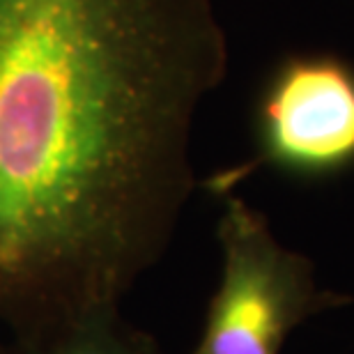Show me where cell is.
Instances as JSON below:
<instances>
[{"label":"cell","mask_w":354,"mask_h":354,"mask_svg":"<svg viewBox=\"0 0 354 354\" xmlns=\"http://www.w3.org/2000/svg\"><path fill=\"white\" fill-rule=\"evenodd\" d=\"M225 69L214 0H0V320L17 343L120 308L159 263Z\"/></svg>","instance_id":"cell-1"},{"label":"cell","mask_w":354,"mask_h":354,"mask_svg":"<svg viewBox=\"0 0 354 354\" xmlns=\"http://www.w3.org/2000/svg\"><path fill=\"white\" fill-rule=\"evenodd\" d=\"M221 279L191 354H281L313 315L350 301L322 288L313 263L281 244L267 218L225 194L218 218Z\"/></svg>","instance_id":"cell-2"},{"label":"cell","mask_w":354,"mask_h":354,"mask_svg":"<svg viewBox=\"0 0 354 354\" xmlns=\"http://www.w3.org/2000/svg\"><path fill=\"white\" fill-rule=\"evenodd\" d=\"M354 161V72L341 60H288L263 95L258 111V157L216 175L212 189L228 194L256 166L317 175Z\"/></svg>","instance_id":"cell-3"},{"label":"cell","mask_w":354,"mask_h":354,"mask_svg":"<svg viewBox=\"0 0 354 354\" xmlns=\"http://www.w3.org/2000/svg\"><path fill=\"white\" fill-rule=\"evenodd\" d=\"M19 354H164L159 343L115 310H99L19 343Z\"/></svg>","instance_id":"cell-4"}]
</instances>
